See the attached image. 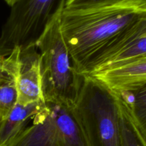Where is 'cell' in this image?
<instances>
[{"mask_svg": "<svg viewBox=\"0 0 146 146\" xmlns=\"http://www.w3.org/2000/svg\"><path fill=\"white\" fill-rule=\"evenodd\" d=\"M18 95L15 82L0 85V118L5 119L17 104Z\"/></svg>", "mask_w": 146, "mask_h": 146, "instance_id": "4fadbf2b", "label": "cell"}, {"mask_svg": "<svg viewBox=\"0 0 146 146\" xmlns=\"http://www.w3.org/2000/svg\"><path fill=\"white\" fill-rule=\"evenodd\" d=\"M21 51L16 48L8 56L0 55V85L15 82L20 68Z\"/></svg>", "mask_w": 146, "mask_h": 146, "instance_id": "7c38bea8", "label": "cell"}, {"mask_svg": "<svg viewBox=\"0 0 146 146\" xmlns=\"http://www.w3.org/2000/svg\"><path fill=\"white\" fill-rule=\"evenodd\" d=\"M44 105L45 101H38L26 106L17 104L0 124V146H9L19 138Z\"/></svg>", "mask_w": 146, "mask_h": 146, "instance_id": "9c48e42d", "label": "cell"}, {"mask_svg": "<svg viewBox=\"0 0 146 146\" xmlns=\"http://www.w3.org/2000/svg\"><path fill=\"white\" fill-rule=\"evenodd\" d=\"M1 118H0V124H1Z\"/></svg>", "mask_w": 146, "mask_h": 146, "instance_id": "2e32d148", "label": "cell"}, {"mask_svg": "<svg viewBox=\"0 0 146 146\" xmlns=\"http://www.w3.org/2000/svg\"><path fill=\"white\" fill-rule=\"evenodd\" d=\"M66 0H19L1 29L0 55L8 56L16 48L20 51L36 47L47 27L64 9Z\"/></svg>", "mask_w": 146, "mask_h": 146, "instance_id": "277c9868", "label": "cell"}, {"mask_svg": "<svg viewBox=\"0 0 146 146\" xmlns=\"http://www.w3.org/2000/svg\"><path fill=\"white\" fill-rule=\"evenodd\" d=\"M145 17L146 0H133L93 9L63 10L60 27L78 74L122 31Z\"/></svg>", "mask_w": 146, "mask_h": 146, "instance_id": "6da1fadb", "label": "cell"}, {"mask_svg": "<svg viewBox=\"0 0 146 146\" xmlns=\"http://www.w3.org/2000/svg\"><path fill=\"white\" fill-rule=\"evenodd\" d=\"M9 146H91L74 107L45 102L31 125Z\"/></svg>", "mask_w": 146, "mask_h": 146, "instance_id": "5b68a950", "label": "cell"}, {"mask_svg": "<svg viewBox=\"0 0 146 146\" xmlns=\"http://www.w3.org/2000/svg\"><path fill=\"white\" fill-rule=\"evenodd\" d=\"M133 0H66L64 10L80 11L111 7Z\"/></svg>", "mask_w": 146, "mask_h": 146, "instance_id": "5bb4252c", "label": "cell"}, {"mask_svg": "<svg viewBox=\"0 0 146 146\" xmlns=\"http://www.w3.org/2000/svg\"><path fill=\"white\" fill-rule=\"evenodd\" d=\"M4 1H6V3H7L9 6L12 7V6L14 5L15 3H17L19 0H4Z\"/></svg>", "mask_w": 146, "mask_h": 146, "instance_id": "9a60e30c", "label": "cell"}, {"mask_svg": "<svg viewBox=\"0 0 146 146\" xmlns=\"http://www.w3.org/2000/svg\"><path fill=\"white\" fill-rule=\"evenodd\" d=\"M17 104L28 105L44 101L42 92L40 54L36 47L21 51L20 68L15 81Z\"/></svg>", "mask_w": 146, "mask_h": 146, "instance_id": "8992f818", "label": "cell"}, {"mask_svg": "<svg viewBox=\"0 0 146 146\" xmlns=\"http://www.w3.org/2000/svg\"><path fill=\"white\" fill-rule=\"evenodd\" d=\"M125 98L134 125L146 145V83L125 95Z\"/></svg>", "mask_w": 146, "mask_h": 146, "instance_id": "30bf717a", "label": "cell"}, {"mask_svg": "<svg viewBox=\"0 0 146 146\" xmlns=\"http://www.w3.org/2000/svg\"><path fill=\"white\" fill-rule=\"evenodd\" d=\"M127 37L115 51L96 66L90 75L145 58L146 17L140 19L131 27Z\"/></svg>", "mask_w": 146, "mask_h": 146, "instance_id": "52a82bcc", "label": "cell"}, {"mask_svg": "<svg viewBox=\"0 0 146 146\" xmlns=\"http://www.w3.org/2000/svg\"><path fill=\"white\" fill-rule=\"evenodd\" d=\"M60 15L47 27L36 44L40 54L43 96L45 102L74 107L84 76L73 66L61 32Z\"/></svg>", "mask_w": 146, "mask_h": 146, "instance_id": "7a4b0ae2", "label": "cell"}, {"mask_svg": "<svg viewBox=\"0 0 146 146\" xmlns=\"http://www.w3.org/2000/svg\"><path fill=\"white\" fill-rule=\"evenodd\" d=\"M90 76L102 82L115 94L125 95L146 83V57Z\"/></svg>", "mask_w": 146, "mask_h": 146, "instance_id": "ba28073f", "label": "cell"}, {"mask_svg": "<svg viewBox=\"0 0 146 146\" xmlns=\"http://www.w3.org/2000/svg\"><path fill=\"white\" fill-rule=\"evenodd\" d=\"M119 96L120 126L122 146H146L131 119L125 98Z\"/></svg>", "mask_w": 146, "mask_h": 146, "instance_id": "8fae6325", "label": "cell"}, {"mask_svg": "<svg viewBox=\"0 0 146 146\" xmlns=\"http://www.w3.org/2000/svg\"><path fill=\"white\" fill-rule=\"evenodd\" d=\"M74 111L91 146H122L119 96L91 76H83Z\"/></svg>", "mask_w": 146, "mask_h": 146, "instance_id": "3957f363", "label": "cell"}]
</instances>
